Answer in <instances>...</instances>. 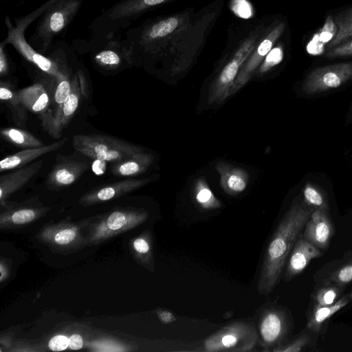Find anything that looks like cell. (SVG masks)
<instances>
[{
	"label": "cell",
	"instance_id": "1",
	"mask_svg": "<svg viewBox=\"0 0 352 352\" xmlns=\"http://www.w3.org/2000/svg\"><path fill=\"white\" fill-rule=\"evenodd\" d=\"M314 208L294 203L278 223L266 248L257 283L261 295L270 294L278 284L293 247Z\"/></svg>",
	"mask_w": 352,
	"mask_h": 352
},
{
	"label": "cell",
	"instance_id": "2",
	"mask_svg": "<svg viewBox=\"0 0 352 352\" xmlns=\"http://www.w3.org/2000/svg\"><path fill=\"white\" fill-rule=\"evenodd\" d=\"M48 0L43 5L28 15L15 19V25L7 17L6 23L8 35L2 41L6 45H12L27 60L37 66L42 72L52 76L56 80L63 78L69 74L56 60L36 52L25 39V30L55 1Z\"/></svg>",
	"mask_w": 352,
	"mask_h": 352
},
{
	"label": "cell",
	"instance_id": "3",
	"mask_svg": "<svg viewBox=\"0 0 352 352\" xmlns=\"http://www.w3.org/2000/svg\"><path fill=\"white\" fill-rule=\"evenodd\" d=\"M84 1H55L41 16L33 34L28 41L29 45L45 55L54 38L66 30Z\"/></svg>",
	"mask_w": 352,
	"mask_h": 352
},
{
	"label": "cell",
	"instance_id": "4",
	"mask_svg": "<svg viewBox=\"0 0 352 352\" xmlns=\"http://www.w3.org/2000/svg\"><path fill=\"white\" fill-rule=\"evenodd\" d=\"M72 146L89 158L112 163L144 151L138 145L104 134L75 135L72 138Z\"/></svg>",
	"mask_w": 352,
	"mask_h": 352
},
{
	"label": "cell",
	"instance_id": "5",
	"mask_svg": "<svg viewBox=\"0 0 352 352\" xmlns=\"http://www.w3.org/2000/svg\"><path fill=\"white\" fill-rule=\"evenodd\" d=\"M259 337L253 323L236 321L229 324L207 338L204 350L208 352L252 351Z\"/></svg>",
	"mask_w": 352,
	"mask_h": 352
},
{
	"label": "cell",
	"instance_id": "6",
	"mask_svg": "<svg viewBox=\"0 0 352 352\" xmlns=\"http://www.w3.org/2000/svg\"><path fill=\"white\" fill-rule=\"evenodd\" d=\"M148 213L142 209L119 208L104 214L89 226L87 242L101 243L142 223Z\"/></svg>",
	"mask_w": 352,
	"mask_h": 352
},
{
	"label": "cell",
	"instance_id": "7",
	"mask_svg": "<svg viewBox=\"0 0 352 352\" xmlns=\"http://www.w3.org/2000/svg\"><path fill=\"white\" fill-rule=\"evenodd\" d=\"M82 96L78 77L76 74L72 80V91L60 105L50 109L39 116L43 129L54 139H59L64 128L68 124L77 111Z\"/></svg>",
	"mask_w": 352,
	"mask_h": 352
},
{
	"label": "cell",
	"instance_id": "8",
	"mask_svg": "<svg viewBox=\"0 0 352 352\" xmlns=\"http://www.w3.org/2000/svg\"><path fill=\"white\" fill-rule=\"evenodd\" d=\"M352 78V61L316 68L306 77L302 90L314 94L337 88Z\"/></svg>",
	"mask_w": 352,
	"mask_h": 352
},
{
	"label": "cell",
	"instance_id": "9",
	"mask_svg": "<svg viewBox=\"0 0 352 352\" xmlns=\"http://www.w3.org/2000/svg\"><path fill=\"white\" fill-rule=\"evenodd\" d=\"M258 333L263 351H270L283 343L291 327L287 312L271 307L263 311L258 321Z\"/></svg>",
	"mask_w": 352,
	"mask_h": 352
},
{
	"label": "cell",
	"instance_id": "10",
	"mask_svg": "<svg viewBox=\"0 0 352 352\" xmlns=\"http://www.w3.org/2000/svg\"><path fill=\"white\" fill-rule=\"evenodd\" d=\"M252 50L251 45L243 47L222 69L217 78L211 84L208 93V102L210 104H220L228 97L229 93L236 78L240 65Z\"/></svg>",
	"mask_w": 352,
	"mask_h": 352
},
{
	"label": "cell",
	"instance_id": "11",
	"mask_svg": "<svg viewBox=\"0 0 352 352\" xmlns=\"http://www.w3.org/2000/svg\"><path fill=\"white\" fill-rule=\"evenodd\" d=\"M151 178H128L116 182L103 184L85 193L79 200L82 206H91L109 201L135 191L146 185Z\"/></svg>",
	"mask_w": 352,
	"mask_h": 352
},
{
	"label": "cell",
	"instance_id": "12",
	"mask_svg": "<svg viewBox=\"0 0 352 352\" xmlns=\"http://www.w3.org/2000/svg\"><path fill=\"white\" fill-rule=\"evenodd\" d=\"M334 228L327 210L316 208L307 220L302 236L320 250L328 249Z\"/></svg>",
	"mask_w": 352,
	"mask_h": 352
},
{
	"label": "cell",
	"instance_id": "13",
	"mask_svg": "<svg viewBox=\"0 0 352 352\" xmlns=\"http://www.w3.org/2000/svg\"><path fill=\"white\" fill-rule=\"evenodd\" d=\"M88 166L85 162L61 157L49 173L46 186L50 190H57L70 186L84 174Z\"/></svg>",
	"mask_w": 352,
	"mask_h": 352
},
{
	"label": "cell",
	"instance_id": "14",
	"mask_svg": "<svg viewBox=\"0 0 352 352\" xmlns=\"http://www.w3.org/2000/svg\"><path fill=\"white\" fill-rule=\"evenodd\" d=\"M115 37L97 43L96 46L101 48L94 54L93 60L103 69L116 70L121 67L124 60L131 63L123 40Z\"/></svg>",
	"mask_w": 352,
	"mask_h": 352
},
{
	"label": "cell",
	"instance_id": "15",
	"mask_svg": "<svg viewBox=\"0 0 352 352\" xmlns=\"http://www.w3.org/2000/svg\"><path fill=\"white\" fill-rule=\"evenodd\" d=\"M322 255L320 249L304 239L299 237L295 243L287 259L284 279L285 281L300 274L310 261Z\"/></svg>",
	"mask_w": 352,
	"mask_h": 352
},
{
	"label": "cell",
	"instance_id": "16",
	"mask_svg": "<svg viewBox=\"0 0 352 352\" xmlns=\"http://www.w3.org/2000/svg\"><path fill=\"white\" fill-rule=\"evenodd\" d=\"M39 237L51 247L61 250L76 248L82 242L78 226L67 223L48 226L41 231Z\"/></svg>",
	"mask_w": 352,
	"mask_h": 352
},
{
	"label": "cell",
	"instance_id": "17",
	"mask_svg": "<svg viewBox=\"0 0 352 352\" xmlns=\"http://www.w3.org/2000/svg\"><path fill=\"white\" fill-rule=\"evenodd\" d=\"M43 160L35 161L0 177V199L3 203L8 197L24 186L41 170Z\"/></svg>",
	"mask_w": 352,
	"mask_h": 352
},
{
	"label": "cell",
	"instance_id": "18",
	"mask_svg": "<svg viewBox=\"0 0 352 352\" xmlns=\"http://www.w3.org/2000/svg\"><path fill=\"white\" fill-rule=\"evenodd\" d=\"M67 140V138H63L50 144L26 148L8 155L0 161V172L24 166L35 159L63 147Z\"/></svg>",
	"mask_w": 352,
	"mask_h": 352
},
{
	"label": "cell",
	"instance_id": "19",
	"mask_svg": "<svg viewBox=\"0 0 352 352\" xmlns=\"http://www.w3.org/2000/svg\"><path fill=\"white\" fill-rule=\"evenodd\" d=\"M215 169L219 175L220 185L227 194L236 195L247 188L249 175L242 168L219 162L216 164Z\"/></svg>",
	"mask_w": 352,
	"mask_h": 352
},
{
	"label": "cell",
	"instance_id": "20",
	"mask_svg": "<svg viewBox=\"0 0 352 352\" xmlns=\"http://www.w3.org/2000/svg\"><path fill=\"white\" fill-rule=\"evenodd\" d=\"M18 95L27 110L33 113L41 116L50 108V96L45 86L41 83L19 90Z\"/></svg>",
	"mask_w": 352,
	"mask_h": 352
},
{
	"label": "cell",
	"instance_id": "21",
	"mask_svg": "<svg viewBox=\"0 0 352 352\" xmlns=\"http://www.w3.org/2000/svg\"><path fill=\"white\" fill-rule=\"evenodd\" d=\"M154 157L144 151L113 163L111 173L120 177H131L144 173L153 163Z\"/></svg>",
	"mask_w": 352,
	"mask_h": 352
},
{
	"label": "cell",
	"instance_id": "22",
	"mask_svg": "<svg viewBox=\"0 0 352 352\" xmlns=\"http://www.w3.org/2000/svg\"><path fill=\"white\" fill-rule=\"evenodd\" d=\"M0 99L11 111L12 120L16 124L24 127L28 115L27 109L22 104L14 85L1 80L0 82Z\"/></svg>",
	"mask_w": 352,
	"mask_h": 352
},
{
	"label": "cell",
	"instance_id": "23",
	"mask_svg": "<svg viewBox=\"0 0 352 352\" xmlns=\"http://www.w3.org/2000/svg\"><path fill=\"white\" fill-rule=\"evenodd\" d=\"M352 301V291L340 298L335 303L327 306L316 305L309 317L307 327L311 331L318 333L323 324L340 309Z\"/></svg>",
	"mask_w": 352,
	"mask_h": 352
},
{
	"label": "cell",
	"instance_id": "24",
	"mask_svg": "<svg viewBox=\"0 0 352 352\" xmlns=\"http://www.w3.org/2000/svg\"><path fill=\"white\" fill-rule=\"evenodd\" d=\"M48 208H21L9 210L1 214L0 222L1 228L8 226H21L38 219L46 212Z\"/></svg>",
	"mask_w": 352,
	"mask_h": 352
},
{
	"label": "cell",
	"instance_id": "25",
	"mask_svg": "<svg viewBox=\"0 0 352 352\" xmlns=\"http://www.w3.org/2000/svg\"><path fill=\"white\" fill-rule=\"evenodd\" d=\"M333 21L337 31L327 45L328 50L352 38V7L337 13Z\"/></svg>",
	"mask_w": 352,
	"mask_h": 352
},
{
	"label": "cell",
	"instance_id": "26",
	"mask_svg": "<svg viewBox=\"0 0 352 352\" xmlns=\"http://www.w3.org/2000/svg\"><path fill=\"white\" fill-rule=\"evenodd\" d=\"M1 136L7 142L19 148H31L43 146V142L31 133L18 128H4Z\"/></svg>",
	"mask_w": 352,
	"mask_h": 352
},
{
	"label": "cell",
	"instance_id": "27",
	"mask_svg": "<svg viewBox=\"0 0 352 352\" xmlns=\"http://www.w3.org/2000/svg\"><path fill=\"white\" fill-rule=\"evenodd\" d=\"M193 196L197 204L204 210H216L221 207V201L215 197L204 177L196 180Z\"/></svg>",
	"mask_w": 352,
	"mask_h": 352
},
{
	"label": "cell",
	"instance_id": "28",
	"mask_svg": "<svg viewBox=\"0 0 352 352\" xmlns=\"http://www.w3.org/2000/svg\"><path fill=\"white\" fill-rule=\"evenodd\" d=\"M336 31V25L331 16H329L320 32L316 34L312 41L307 45V52L314 55L321 54L323 51L324 44L329 43L331 41Z\"/></svg>",
	"mask_w": 352,
	"mask_h": 352
},
{
	"label": "cell",
	"instance_id": "29",
	"mask_svg": "<svg viewBox=\"0 0 352 352\" xmlns=\"http://www.w3.org/2000/svg\"><path fill=\"white\" fill-rule=\"evenodd\" d=\"M341 287L327 282V285L318 289L315 295L316 305L319 306H327L335 303L342 294Z\"/></svg>",
	"mask_w": 352,
	"mask_h": 352
},
{
	"label": "cell",
	"instance_id": "30",
	"mask_svg": "<svg viewBox=\"0 0 352 352\" xmlns=\"http://www.w3.org/2000/svg\"><path fill=\"white\" fill-rule=\"evenodd\" d=\"M344 258V262L330 274L327 282L342 287L352 281V252Z\"/></svg>",
	"mask_w": 352,
	"mask_h": 352
},
{
	"label": "cell",
	"instance_id": "31",
	"mask_svg": "<svg viewBox=\"0 0 352 352\" xmlns=\"http://www.w3.org/2000/svg\"><path fill=\"white\" fill-rule=\"evenodd\" d=\"M133 249L138 258L144 263H147L152 258V246L149 233H145L135 239Z\"/></svg>",
	"mask_w": 352,
	"mask_h": 352
},
{
	"label": "cell",
	"instance_id": "32",
	"mask_svg": "<svg viewBox=\"0 0 352 352\" xmlns=\"http://www.w3.org/2000/svg\"><path fill=\"white\" fill-rule=\"evenodd\" d=\"M304 201L314 209L328 210L327 202L324 195L313 185L307 183L303 190Z\"/></svg>",
	"mask_w": 352,
	"mask_h": 352
},
{
	"label": "cell",
	"instance_id": "33",
	"mask_svg": "<svg viewBox=\"0 0 352 352\" xmlns=\"http://www.w3.org/2000/svg\"><path fill=\"white\" fill-rule=\"evenodd\" d=\"M72 80L69 75L56 80L57 85L54 96V107L62 104L70 95Z\"/></svg>",
	"mask_w": 352,
	"mask_h": 352
},
{
	"label": "cell",
	"instance_id": "34",
	"mask_svg": "<svg viewBox=\"0 0 352 352\" xmlns=\"http://www.w3.org/2000/svg\"><path fill=\"white\" fill-rule=\"evenodd\" d=\"M311 341L309 335L302 334L290 342L282 344L275 348L274 352H300L302 351Z\"/></svg>",
	"mask_w": 352,
	"mask_h": 352
},
{
	"label": "cell",
	"instance_id": "35",
	"mask_svg": "<svg viewBox=\"0 0 352 352\" xmlns=\"http://www.w3.org/2000/svg\"><path fill=\"white\" fill-rule=\"evenodd\" d=\"M349 56H352V39L329 50L325 54V56L329 58Z\"/></svg>",
	"mask_w": 352,
	"mask_h": 352
},
{
	"label": "cell",
	"instance_id": "36",
	"mask_svg": "<svg viewBox=\"0 0 352 352\" xmlns=\"http://www.w3.org/2000/svg\"><path fill=\"white\" fill-rule=\"evenodd\" d=\"M283 51L279 47L274 48L269 52L265 62L261 68V72H265L272 67L278 65L283 60Z\"/></svg>",
	"mask_w": 352,
	"mask_h": 352
},
{
	"label": "cell",
	"instance_id": "37",
	"mask_svg": "<svg viewBox=\"0 0 352 352\" xmlns=\"http://www.w3.org/2000/svg\"><path fill=\"white\" fill-rule=\"evenodd\" d=\"M48 346L53 351H63L69 347V338L63 335L55 336L50 340Z\"/></svg>",
	"mask_w": 352,
	"mask_h": 352
},
{
	"label": "cell",
	"instance_id": "38",
	"mask_svg": "<svg viewBox=\"0 0 352 352\" xmlns=\"http://www.w3.org/2000/svg\"><path fill=\"white\" fill-rule=\"evenodd\" d=\"M232 10L241 18L248 19L252 15L250 5L245 0H235L232 4Z\"/></svg>",
	"mask_w": 352,
	"mask_h": 352
},
{
	"label": "cell",
	"instance_id": "39",
	"mask_svg": "<svg viewBox=\"0 0 352 352\" xmlns=\"http://www.w3.org/2000/svg\"><path fill=\"white\" fill-rule=\"evenodd\" d=\"M4 43L1 42L0 45V74L1 76L8 74L9 71V64L6 53V47Z\"/></svg>",
	"mask_w": 352,
	"mask_h": 352
},
{
	"label": "cell",
	"instance_id": "40",
	"mask_svg": "<svg viewBox=\"0 0 352 352\" xmlns=\"http://www.w3.org/2000/svg\"><path fill=\"white\" fill-rule=\"evenodd\" d=\"M83 346V340L79 334H73L69 338V348L72 350L80 349Z\"/></svg>",
	"mask_w": 352,
	"mask_h": 352
},
{
	"label": "cell",
	"instance_id": "41",
	"mask_svg": "<svg viewBox=\"0 0 352 352\" xmlns=\"http://www.w3.org/2000/svg\"><path fill=\"white\" fill-rule=\"evenodd\" d=\"M77 75L79 80L81 94L84 98H87L88 96V84L86 77L80 69L78 70Z\"/></svg>",
	"mask_w": 352,
	"mask_h": 352
},
{
	"label": "cell",
	"instance_id": "42",
	"mask_svg": "<svg viewBox=\"0 0 352 352\" xmlns=\"http://www.w3.org/2000/svg\"><path fill=\"white\" fill-rule=\"evenodd\" d=\"M157 314L160 320L164 324H168L176 320L175 315L166 310H160Z\"/></svg>",
	"mask_w": 352,
	"mask_h": 352
},
{
	"label": "cell",
	"instance_id": "43",
	"mask_svg": "<svg viewBox=\"0 0 352 352\" xmlns=\"http://www.w3.org/2000/svg\"><path fill=\"white\" fill-rule=\"evenodd\" d=\"M272 42L270 39H265L258 46L257 53L260 56H265L271 50Z\"/></svg>",
	"mask_w": 352,
	"mask_h": 352
}]
</instances>
